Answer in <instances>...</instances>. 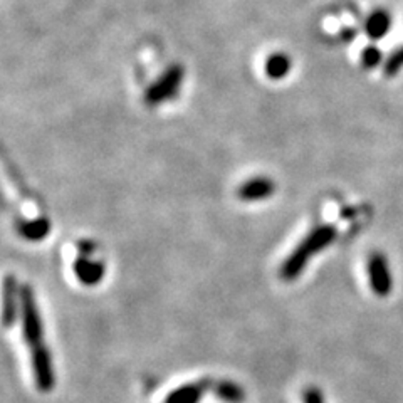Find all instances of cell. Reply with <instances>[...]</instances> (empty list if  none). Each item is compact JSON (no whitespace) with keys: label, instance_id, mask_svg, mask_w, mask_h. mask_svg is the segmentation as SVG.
I'll return each mask as SVG.
<instances>
[{"label":"cell","instance_id":"obj_1","mask_svg":"<svg viewBox=\"0 0 403 403\" xmlns=\"http://www.w3.org/2000/svg\"><path fill=\"white\" fill-rule=\"evenodd\" d=\"M336 235H338V232H336L333 225L316 227L313 232L306 235L304 241L285 259V262L281 266V277L285 281L296 279V277L304 271L308 260L313 257L314 254H318L319 250L326 249V247L334 241Z\"/></svg>","mask_w":403,"mask_h":403},{"label":"cell","instance_id":"obj_2","mask_svg":"<svg viewBox=\"0 0 403 403\" xmlns=\"http://www.w3.org/2000/svg\"><path fill=\"white\" fill-rule=\"evenodd\" d=\"M185 78V71L180 64L170 66L160 78L155 81L145 92V103L150 106L165 103V101L175 98L182 87Z\"/></svg>","mask_w":403,"mask_h":403},{"label":"cell","instance_id":"obj_3","mask_svg":"<svg viewBox=\"0 0 403 403\" xmlns=\"http://www.w3.org/2000/svg\"><path fill=\"white\" fill-rule=\"evenodd\" d=\"M20 311H22V333L25 341L31 344L32 350L45 346L42 341V319L39 316V311H37L36 301H34L32 289L29 285L20 291Z\"/></svg>","mask_w":403,"mask_h":403},{"label":"cell","instance_id":"obj_4","mask_svg":"<svg viewBox=\"0 0 403 403\" xmlns=\"http://www.w3.org/2000/svg\"><path fill=\"white\" fill-rule=\"evenodd\" d=\"M368 277L373 292L378 294V296L385 297L392 292L393 289L392 272H390L388 262H386L383 254H380V252L373 254L368 260Z\"/></svg>","mask_w":403,"mask_h":403},{"label":"cell","instance_id":"obj_5","mask_svg":"<svg viewBox=\"0 0 403 403\" xmlns=\"http://www.w3.org/2000/svg\"><path fill=\"white\" fill-rule=\"evenodd\" d=\"M32 369L37 388L41 392H49L54 386V372L52 363H50V355L45 346L32 350Z\"/></svg>","mask_w":403,"mask_h":403},{"label":"cell","instance_id":"obj_6","mask_svg":"<svg viewBox=\"0 0 403 403\" xmlns=\"http://www.w3.org/2000/svg\"><path fill=\"white\" fill-rule=\"evenodd\" d=\"M274 193V182L269 178H252L249 182H246L239 188V199L246 202H254V200H262L267 199Z\"/></svg>","mask_w":403,"mask_h":403},{"label":"cell","instance_id":"obj_7","mask_svg":"<svg viewBox=\"0 0 403 403\" xmlns=\"http://www.w3.org/2000/svg\"><path fill=\"white\" fill-rule=\"evenodd\" d=\"M74 274L86 285L98 284L104 276V266L96 260L87 259H78L74 264Z\"/></svg>","mask_w":403,"mask_h":403},{"label":"cell","instance_id":"obj_8","mask_svg":"<svg viewBox=\"0 0 403 403\" xmlns=\"http://www.w3.org/2000/svg\"><path fill=\"white\" fill-rule=\"evenodd\" d=\"M390 27H392V17L383 8H378V10L373 12L367 19V22H365V31H367L369 39L373 41L385 37Z\"/></svg>","mask_w":403,"mask_h":403},{"label":"cell","instance_id":"obj_9","mask_svg":"<svg viewBox=\"0 0 403 403\" xmlns=\"http://www.w3.org/2000/svg\"><path fill=\"white\" fill-rule=\"evenodd\" d=\"M264 71L271 79H283L291 71V59L284 52H276L266 59Z\"/></svg>","mask_w":403,"mask_h":403},{"label":"cell","instance_id":"obj_10","mask_svg":"<svg viewBox=\"0 0 403 403\" xmlns=\"http://www.w3.org/2000/svg\"><path fill=\"white\" fill-rule=\"evenodd\" d=\"M205 392V383L185 385L167 397V403H199Z\"/></svg>","mask_w":403,"mask_h":403},{"label":"cell","instance_id":"obj_11","mask_svg":"<svg viewBox=\"0 0 403 403\" xmlns=\"http://www.w3.org/2000/svg\"><path fill=\"white\" fill-rule=\"evenodd\" d=\"M17 230L27 241H41V239H44L49 234L50 225L45 218H36V220L31 222H20Z\"/></svg>","mask_w":403,"mask_h":403},{"label":"cell","instance_id":"obj_12","mask_svg":"<svg viewBox=\"0 0 403 403\" xmlns=\"http://www.w3.org/2000/svg\"><path fill=\"white\" fill-rule=\"evenodd\" d=\"M213 392L217 393L218 398H222V400L229 403H241L243 400L242 388L232 383V381H220Z\"/></svg>","mask_w":403,"mask_h":403},{"label":"cell","instance_id":"obj_13","mask_svg":"<svg viewBox=\"0 0 403 403\" xmlns=\"http://www.w3.org/2000/svg\"><path fill=\"white\" fill-rule=\"evenodd\" d=\"M381 61V50L375 48V45H369L361 52V64H363L367 69H372V67H375L380 64Z\"/></svg>","mask_w":403,"mask_h":403},{"label":"cell","instance_id":"obj_14","mask_svg":"<svg viewBox=\"0 0 403 403\" xmlns=\"http://www.w3.org/2000/svg\"><path fill=\"white\" fill-rule=\"evenodd\" d=\"M403 67V48H400L398 50H395V52L386 59L385 62V74L386 76H395Z\"/></svg>","mask_w":403,"mask_h":403},{"label":"cell","instance_id":"obj_15","mask_svg":"<svg viewBox=\"0 0 403 403\" xmlns=\"http://www.w3.org/2000/svg\"><path fill=\"white\" fill-rule=\"evenodd\" d=\"M15 285L12 284L10 279H7L6 284V314H3V319H6V325H12V319H15V306H12V299H14L15 294H12V289Z\"/></svg>","mask_w":403,"mask_h":403},{"label":"cell","instance_id":"obj_16","mask_svg":"<svg viewBox=\"0 0 403 403\" xmlns=\"http://www.w3.org/2000/svg\"><path fill=\"white\" fill-rule=\"evenodd\" d=\"M304 403H325V400L318 388H308L304 393Z\"/></svg>","mask_w":403,"mask_h":403}]
</instances>
